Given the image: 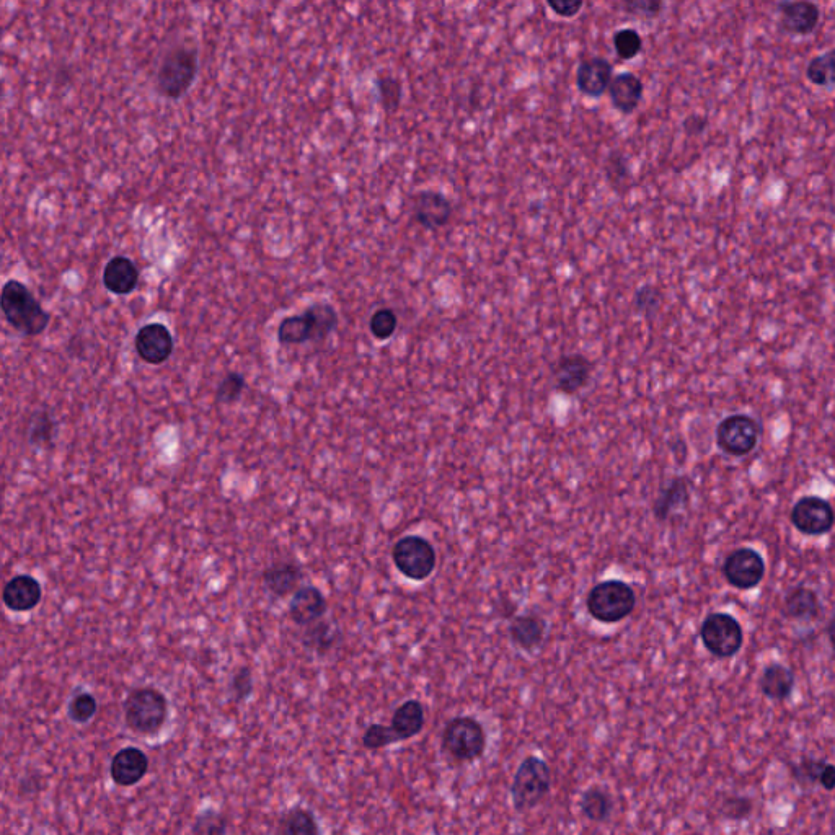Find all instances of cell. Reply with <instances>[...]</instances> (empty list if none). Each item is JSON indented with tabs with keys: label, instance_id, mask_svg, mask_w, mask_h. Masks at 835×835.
<instances>
[{
	"label": "cell",
	"instance_id": "cell-1",
	"mask_svg": "<svg viewBox=\"0 0 835 835\" xmlns=\"http://www.w3.org/2000/svg\"><path fill=\"white\" fill-rule=\"evenodd\" d=\"M0 310L10 327L30 338L45 333L51 322L35 294L18 279H9L0 289Z\"/></svg>",
	"mask_w": 835,
	"mask_h": 835
},
{
	"label": "cell",
	"instance_id": "cell-2",
	"mask_svg": "<svg viewBox=\"0 0 835 835\" xmlns=\"http://www.w3.org/2000/svg\"><path fill=\"white\" fill-rule=\"evenodd\" d=\"M198 69V51L188 46H175L160 62L155 89L168 100H178L195 84Z\"/></svg>",
	"mask_w": 835,
	"mask_h": 835
},
{
	"label": "cell",
	"instance_id": "cell-3",
	"mask_svg": "<svg viewBox=\"0 0 835 835\" xmlns=\"http://www.w3.org/2000/svg\"><path fill=\"white\" fill-rule=\"evenodd\" d=\"M168 716V702L160 690L139 687L131 690L124 702V720L131 731L141 736H154L164 728Z\"/></svg>",
	"mask_w": 835,
	"mask_h": 835
},
{
	"label": "cell",
	"instance_id": "cell-4",
	"mask_svg": "<svg viewBox=\"0 0 835 835\" xmlns=\"http://www.w3.org/2000/svg\"><path fill=\"white\" fill-rule=\"evenodd\" d=\"M586 607L597 622L619 623L637 607V594L620 579H607L589 591Z\"/></svg>",
	"mask_w": 835,
	"mask_h": 835
},
{
	"label": "cell",
	"instance_id": "cell-5",
	"mask_svg": "<svg viewBox=\"0 0 835 835\" xmlns=\"http://www.w3.org/2000/svg\"><path fill=\"white\" fill-rule=\"evenodd\" d=\"M550 782L552 777L545 760L535 756L522 760L511 785L514 808L517 811H527L539 805L550 791Z\"/></svg>",
	"mask_w": 835,
	"mask_h": 835
},
{
	"label": "cell",
	"instance_id": "cell-6",
	"mask_svg": "<svg viewBox=\"0 0 835 835\" xmlns=\"http://www.w3.org/2000/svg\"><path fill=\"white\" fill-rule=\"evenodd\" d=\"M442 747L457 762L477 760L485 752V729L472 716H457L444 728Z\"/></svg>",
	"mask_w": 835,
	"mask_h": 835
},
{
	"label": "cell",
	"instance_id": "cell-7",
	"mask_svg": "<svg viewBox=\"0 0 835 835\" xmlns=\"http://www.w3.org/2000/svg\"><path fill=\"white\" fill-rule=\"evenodd\" d=\"M395 568L411 581H425L436 570V550L420 535H407L392 548Z\"/></svg>",
	"mask_w": 835,
	"mask_h": 835
},
{
	"label": "cell",
	"instance_id": "cell-8",
	"mask_svg": "<svg viewBox=\"0 0 835 835\" xmlns=\"http://www.w3.org/2000/svg\"><path fill=\"white\" fill-rule=\"evenodd\" d=\"M700 638L716 658H733L743 648L744 632L741 623L733 615L716 612L708 615L700 627Z\"/></svg>",
	"mask_w": 835,
	"mask_h": 835
},
{
	"label": "cell",
	"instance_id": "cell-9",
	"mask_svg": "<svg viewBox=\"0 0 835 835\" xmlns=\"http://www.w3.org/2000/svg\"><path fill=\"white\" fill-rule=\"evenodd\" d=\"M760 433L759 421L752 416L731 415L716 428V444L728 456L744 457L756 449Z\"/></svg>",
	"mask_w": 835,
	"mask_h": 835
},
{
	"label": "cell",
	"instance_id": "cell-10",
	"mask_svg": "<svg viewBox=\"0 0 835 835\" xmlns=\"http://www.w3.org/2000/svg\"><path fill=\"white\" fill-rule=\"evenodd\" d=\"M723 575L733 588H756L765 576V562L754 548L743 547L734 550L723 563Z\"/></svg>",
	"mask_w": 835,
	"mask_h": 835
},
{
	"label": "cell",
	"instance_id": "cell-11",
	"mask_svg": "<svg viewBox=\"0 0 835 835\" xmlns=\"http://www.w3.org/2000/svg\"><path fill=\"white\" fill-rule=\"evenodd\" d=\"M790 521L805 535H824L834 527V509L819 496H805L791 508Z\"/></svg>",
	"mask_w": 835,
	"mask_h": 835
},
{
	"label": "cell",
	"instance_id": "cell-12",
	"mask_svg": "<svg viewBox=\"0 0 835 835\" xmlns=\"http://www.w3.org/2000/svg\"><path fill=\"white\" fill-rule=\"evenodd\" d=\"M778 28L788 36L806 38L818 30L821 23V9L808 0L778 2Z\"/></svg>",
	"mask_w": 835,
	"mask_h": 835
},
{
	"label": "cell",
	"instance_id": "cell-13",
	"mask_svg": "<svg viewBox=\"0 0 835 835\" xmlns=\"http://www.w3.org/2000/svg\"><path fill=\"white\" fill-rule=\"evenodd\" d=\"M594 363L584 354H563L553 367V380L558 392L565 395L578 394L593 377Z\"/></svg>",
	"mask_w": 835,
	"mask_h": 835
},
{
	"label": "cell",
	"instance_id": "cell-14",
	"mask_svg": "<svg viewBox=\"0 0 835 835\" xmlns=\"http://www.w3.org/2000/svg\"><path fill=\"white\" fill-rule=\"evenodd\" d=\"M136 353L144 363L160 366L168 361L173 353V336L164 323H147L137 332Z\"/></svg>",
	"mask_w": 835,
	"mask_h": 835
},
{
	"label": "cell",
	"instance_id": "cell-15",
	"mask_svg": "<svg viewBox=\"0 0 835 835\" xmlns=\"http://www.w3.org/2000/svg\"><path fill=\"white\" fill-rule=\"evenodd\" d=\"M612 79H614V66L609 59L602 58V56H589L579 62L576 67V87L584 97L593 98V100L604 97Z\"/></svg>",
	"mask_w": 835,
	"mask_h": 835
},
{
	"label": "cell",
	"instance_id": "cell-16",
	"mask_svg": "<svg viewBox=\"0 0 835 835\" xmlns=\"http://www.w3.org/2000/svg\"><path fill=\"white\" fill-rule=\"evenodd\" d=\"M454 208L446 196L438 191H421L413 196V219L421 227L438 230L451 221Z\"/></svg>",
	"mask_w": 835,
	"mask_h": 835
},
{
	"label": "cell",
	"instance_id": "cell-17",
	"mask_svg": "<svg viewBox=\"0 0 835 835\" xmlns=\"http://www.w3.org/2000/svg\"><path fill=\"white\" fill-rule=\"evenodd\" d=\"M610 103L617 113L622 116H632L640 108L643 97H645V84L643 79L633 72H620L610 82L609 90Z\"/></svg>",
	"mask_w": 835,
	"mask_h": 835
},
{
	"label": "cell",
	"instance_id": "cell-18",
	"mask_svg": "<svg viewBox=\"0 0 835 835\" xmlns=\"http://www.w3.org/2000/svg\"><path fill=\"white\" fill-rule=\"evenodd\" d=\"M327 610V599L315 586H302L297 589L289 602V617L302 628L322 620Z\"/></svg>",
	"mask_w": 835,
	"mask_h": 835
},
{
	"label": "cell",
	"instance_id": "cell-19",
	"mask_svg": "<svg viewBox=\"0 0 835 835\" xmlns=\"http://www.w3.org/2000/svg\"><path fill=\"white\" fill-rule=\"evenodd\" d=\"M149 759L137 747H124L111 760L110 774L113 782L120 787H133L146 777Z\"/></svg>",
	"mask_w": 835,
	"mask_h": 835
},
{
	"label": "cell",
	"instance_id": "cell-20",
	"mask_svg": "<svg viewBox=\"0 0 835 835\" xmlns=\"http://www.w3.org/2000/svg\"><path fill=\"white\" fill-rule=\"evenodd\" d=\"M2 599L5 606L14 612H30L40 604L41 584L33 576H15L5 584Z\"/></svg>",
	"mask_w": 835,
	"mask_h": 835
},
{
	"label": "cell",
	"instance_id": "cell-21",
	"mask_svg": "<svg viewBox=\"0 0 835 835\" xmlns=\"http://www.w3.org/2000/svg\"><path fill=\"white\" fill-rule=\"evenodd\" d=\"M139 284V270L128 257H113L103 270V286L116 296H128Z\"/></svg>",
	"mask_w": 835,
	"mask_h": 835
},
{
	"label": "cell",
	"instance_id": "cell-22",
	"mask_svg": "<svg viewBox=\"0 0 835 835\" xmlns=\"http://www.w3.org/2000/svg\"><path fill=\"white\" fill-rule=\"evenodd\" d=\"M390 733L395 743L415 738L425 728V708L418 700H407L397 708L390 721Z\"/></svg>",
	"mask_w": 835,
	"mask_h": 835
},
{
	"label": "cell",
	"instance_id": "cell-23",
	"mask_svg": "<svg viewBox=\"0 0 835 835\" xmlns=\"http://www.w3.org/2000/svg\"><path fill=\"white\" fill-rule=\"evenodd\" d=\"M689 503V480L685 477H674L666 483V486L654 501L653 513L658 521L666 522L671 519L672 514L681 511Z\"/></svg>",
	"mask_w": 835,
	"mask_h": 835
},
{
	"label": "cell",
	"instance_id": "cell-24",
	"mask_svg": "<svg viewBox=\"0 0 835 835\" xmlns=\"http://www.w3.org/2000/svg\"><path fill=\"white\" fill-rule=\"evenodd\" d=\"M302 576L304 573L297 563L279 562L263 571V583L273 596L288 597L299 589Z\"/></svg>",
	"mask_w": 835,
	"mask_h": 835
},
{
	"label": "cell",
	"instance_id": "cell-25",
	"mask_svg": "<svg viewBox=\"0 0 835 835\" xmlns=\"http://www.w3.org/2000/svg\"><path fill=\"white\" fill-rule=\"evenodd\" d=\"M545 635H547V622L540 615H517L509 625V637L521 650H534L542 645Z\"/></svg>",
	"mask_w": 835,
	"mask_h": 835
},
{
	"label": "cell",
	"instance_id": "cell-26",
	"mask_svg": "<svg viewBox=\"0 0 835 835\" xmlns=\"http://www.w3.org/2000/svg\"><path fill=\"white\" fill-rule=\"evenodd\" d=\"M782 614L790 620L811 622L821 614V602L813 589L798 586L791 589L783 599Z\"/></svg>",
	"mask_w": 835,
	"mask_h": 835
},
{
	"label": "cell",
	"instance_id": "cell-27",
	"mask_svg": "<svg viewBox=\"0 0 835 835\" xmlns=\"http://www.w3.org/2000/svg\"><path fill=\"white\" fill-rule=\"evenodd\" d=\"M759 685L765 697L782 702L788 699L795 689V674L783 664H770L762 672Z\"/></svg>",
	"mask_w": 835,
	"mask_h": 835
},
{
	"label": "cell",
	"instance_id": "cell-28",
	"mask_svg": "<svg viewBox=\"0 0 835 835\" xmlns=\"http://www.w3.org/2000/svg\"><path fill=\"white\" fill-rule=\"evenodd\" d=\"M278 341L284 346L304 345L314 341V325L309 314L304 310L301 315L286 317L279 323Z\"/></svg>",
	"mask_w": 835,
	"mask_h": 835
},
{
	"label": "cell",
	"instance_id": "cell-29",
	"mask_svg": "<svg viewBox=\"0 0 835 835\" xmlns=\"http://www.w3.org/2000/svg\"><path fill=\"white\" fill-rule=\"evenodd\" d=\"M276 834L320 835L319 821L309 809L291 808L279 819Z\"/></svg>",
	"mask_w": 835,
	"mask_h": 835
},
{
	"label": "cell",
	"instance_id": "cell-30",
	"mask_svg": "<svg viewBox=\"0 0 835 835\" xmlns=\"http://www.w3.org/2000/svg\"><path fill=\"white\" fill-rule=\"evenodd\" d=\"M338 637H340V633L333 627V623L322 619L304 628L302 643H304L305 648L314 650L315 653L325 654L336 645Z\"/></svg>",
	"mask_w": 835,
	"mask_h": 835
},
{
	"label": "cell",
	"instance_id": "cell-31",
	"mask_svg": "<svg viewBox=\"0 0 835 835\" xmlns=\"http://www.w3.org/2000/svg\"><path fill=\"white\" fill-rule=\"evenodd\" d=\"M309 314L312 325H314V341L327 340L328 336L335 332L340 319H338V312L330 302H315L305 309Z\"/></svg>",
	"mask_w": 835,
	"mask_h": 835
},
{
	"label": "cell",
	"instance_id": "cell-32",
	"mask_svg": "<svg viewBox=\"0 0 835 835\" xmlns=\"http://www.w3.org/2000/svg\"><path fill=\"white\" fill-rule=\"evenodd\" d=\"M835 51L827 49L826 53L816 54L806 66L805 76L811 84L821 89L831 90L834 87Z\"/></svg>",
	"mask_w": 835,
	"mask_h": 835
},
{
	"label": "cell",
	"instance_id": "cell-33",
	"mask_svg": "<svg viewBox=\"0 0 835 835\" xmlns=\"http://www.w3.org/2000/svg\"><path fill=\"white\" fill-rule=\"evenodd\" d=\"M612 43H614L615 54L622 61L637 59L645 48V40L637 28H619L612 36Z\"/></svg>",
	"mask_w": 835,
	"mask_h": 835
},
{
	"label": "cell",
	"instance_id": "cell-34",
	"mask_svg": "<svg viewBox=\"0 0 835 835\" xmlns=\"http://www.w3.org/2000/svg\"><path fill=\"white\" fill-rule=\"evenodd\" d=\"M584 816L594 822L606 821L612 813V798L602 788H591L586 791L581 800Z\"/></svg>",
	"mask_w": 835,
	"mask_h": 835
},
{
	"label": "cell",
	"instance_id": "cell-35",
	"mask_svg": "<svg viewBox=\"0 0 835 835\" xmlns=\"http://www.w3.org/2000/svg\"><path fill=\"white\" fill-rule=\"evenodd\" d=\"M664 294L656 284H643L633 294L632 304L638 314L653 319L663 307Z\"/></svg>",
	"mask_w": 835,
	"mask_h": 835
},
{
	"label": "cell",
	"instance_id": "cell-36",
	"mask_svg": "<svg viewBox=\"0 0 835 835\" xmlns=\"http://www.w3.org/2000/svg\"><path fill=\"white\" fill-rule=\"evenodd\" d=\"M380 105L387 113H395L402 103V80L385 74L377 77Z\"/></svg>",
	"mask_w": 835,
	"mask_h": 835
},
{
	"label": "cell",
	"instance_id": "cell-37",
	"mask_svg": "<svg viewBox=\"0 0 835 835\" xmlns=\"http://www.w3.org/2000/svg\"><path fill=\"white\" fill-rule=\"evenodd\" d=\"M227 827L229 822L224 814L216 809H206L196 816L191 832L193 835H226Z\"/></svg>",
	"mask_w": 835,
	"mask_h": 835
},
{
	"label": "cell",
	"instance_id": "cell-38",
	"mask_svg": "<svg viewBox=\"0 0 835 835\" xmlns=\"http://www.w3.org/2000/svg\"><path fill=\"white\" fill-rule=\"evenodd\" d=\"M245 385L247 382L240 372H229L217 385L216 402L219 405H232V403L239 402Z\"/></svg>",
	"mask_w": 835,
	"mask_h": 835
},
{
	"label": "cell",
	"instance_id": "cell-39",
	"mask_svg": "<svg viewBox=\"0 0 835 835\" xmlns=\"http://www.w3.org/2000/svg\"><path fill=\"white\" fill-rule=\"evenodd\" d=\"M604 173H606L607 182L610 183V186L620 188V186L625 185V182H628L632 177L625 154L620 151L610 152L607 155L606 162H604Z\"/></svg>",
	"mask_w": 835,
	"mask_h": 835
},
{
	"label": "cell",
	"instance_id": "cell-40",
	"mask_svg": "<svg viewBox=\"0 0 835 835\" xmlns=\"http://www.w3.org/2000/svg\"><path fill=\"white\" fill-rule=\"evenodd\" d=\"M97 708V700H95V697H93L92 694L80 692V694L74 695L71 702H69L67 715H69V718H71L74 723L84 725V723H89V721L92 720L95 713H97Z\"/></svg>",
	"mask_w": 835,
	"mask_h": 835
},
{
	"label": "cell",
	"instance_id": "cell-41",
	"mask_svg": "<svg viewBox=\"0 0 835 835\" xmlns=\"http://www.w3.org/2000/svg\"><path fill=\"white\" fill-rule=\"evenodd\" d=\"M398 317L392 309H379L372 314L369 320L371 333L377 340H389L397 332Z\"/></svg>",
	"mask_w": 835,
	"mask_h": 835
},
{
	"label": "cell",
	"instance_id": "cell-42",
	"mask_svg": "<svg viewBox=\"0 0 835 835\" xmlns=\"http://www.w3.org/2000/svg\"><path fill=\"white\" fill-rule=\"evenodd\" d=\"M622 9L630 17L641 20H656L663 12L664 4L661 0H625Z\"/></svg>",
	"mask_w": 835,
	"mask_h": 835
},
{
	"label": "cell",
	"instance_id": "cell-43",
	"mask_svg": "<svg viewBox=\"0 0 835 835\" xmlns=\"http://www.w3.org/2000/svg\"><path fill=\"white\" fill-rule=\"evenodd\" d=\"M394 743V736L390 733L389 726L385 725H371L363 736V746L369 751H379Z\"/></svg>",
	"mask_w": 835,
	"mask_h": 835
},
{
	"label": "cell",
	"instance_id": "cell-44",
	"mask_svg": "<svg viewBox=\"0 0 835 835\" xmlns=\"http://www.w3.org/2000/svg\"><path fill=\"white\" fill-rule=\"evenodd\" d=\"M230 690H232L235 702L247 700L253 692L252 669L240 668L239 671L235 672L232 682H230Z\"/></svg>",
	"mask_w": 835,
	"mask_h": 835
},
{
	"label": "cell",
	"instance_id": "cell-45",
	"mask_svg": "<svg viewBox=\"0 0 835 835\" xmlns=\"http://www.w3.org/2000/svg\"><path fill=\"white\" fill-rule=\"evenodd\" d=\"M548 9L552 10L557 17L571 20L578 17L581 10L586 7L583 0H547Z\"/></svg>",
	"mask_w": 835,
	"mask_h": 835
},
{
	"label": "cell",
	"instance_id": "cell-46",
	"mask_svg": "<svg viewBox=\"0 0 835 835\" xmlns=\"http://www.w3.org/2000/svg\"><path fill=\"white\" fill-rule=\"evenodd\" d=\"M708 128V116L705 115H690L684 120L685 133L692 134V136H700L705 133Z\"/></svg>",
	"mask_w": 835,
	"mask_h": 835
},
{
	"label": "cell",
	"instance_id": "cell-47",
	"mask_svg": "<svg viewBox=\"0 0 835 835\" xmlns=\"http://www.w3.org/2000/svg\"><path fill=\"white\" fill-rule=\"evenodd\" d=\"M819 783H821L822 787L826 788V790L831 791L832 788H834L835 769L831 764H826V767L822 770L821 777H819Z\"/></svg>",
	"mask_w": 835,
	"mask_h": 835
}]
</instances>
